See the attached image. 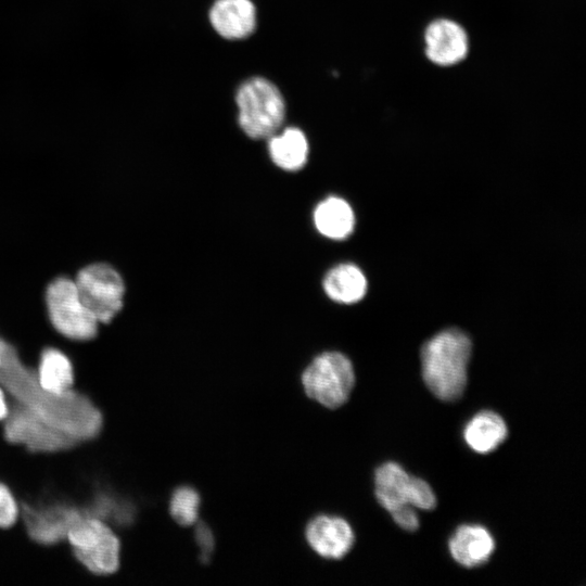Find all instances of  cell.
Returning a JSON list of instances; mask_svg holds the SVG:
<instances>
[{"instance_id":"obj_18","label":"cell","mask_w":586,"mask_h":586,"mask_svg":"<svg viewBox=\"0 0 586 586\" xmlns=\"http://www.w3.org/2000/svg\"><path fill=\"white\" fill-rule=\"evenodd\" d=\"M508 436L505 420L494 411H481L469 420L463 430L467 445L477 454L495 450Z\"/></svg>"},{"instance_id":"obj_13","label":"cell","mask_w":586,"mask_h":586,"mask_svg":"<svg viewBox=\"0 0 586 586\" xmlns=\"http://www.w3.org/2000/svg\"><path fill=\"white\" fill-rule=\"evenodd\" d=\"M215 30L227 39H242L256 26V10L250 0H217L209 12Z\"/></svg>"},{"instance_id":"obj_6","label":"cell","mask_w":586,"mask_h":586,"mask_svg":"<svg viewBox=\"0 0 586 586\" xmlns=\"http://www.w3.org/2000/svg\"><path fill=\"white\" fill-rule=\"evenodd\" d=\"M302 384L308 397L327 408H337L347 402L354 387L353 364L340 352H323L306 367Z\"/></svg>"},{"instance_id":"obj_20","label":"cell","mask_w":586,"mask_h":586,"mask_svg":"<svg viewBox=\"0 0 586 586\" xmlns=\"http://www.w3.org/2000/svg\"><path fill=\"white\" fill-rule=\"evenodd\" d=\"M200 501L195 489L189 486L179 487L170 496L169 514L180 525H193L198 520Z\"/></svg>"},{"instance_id":"obj_7","label":"cell","mask_w":586,"mask_h":586,"mask_svg":"<svg viewBox=\"0 0 586 586\" xmlns=\"http://www.w3.org/2000/svg\"><path fill=\"white\" fill-rule=\"evenodd\" d=\"M75 283L82 303L99 323H110L124 306L126 286L111 265L94 263L81 268Z\"/></svg>"},{"instance_id":"obj_15","label":"cell","mask_w":586,"mask_h":586,"mask_svg":"<svg viewBox=\"0 0 586 586\" xmlns=\"http://www.w3.org/2000/svg\"><path fill=\"white\" fill-rule=\"evenodd\" d=\"M38 385L46 392L62 395L74 386L75 371L69 356L61 348L44 346L36 366Z\"/></svg>"},{"instance_id":"obj_10","label":"cell","mask_w":586,"mask_h":586,"mask_svg":"<svg viewBox=\"0 0 586 586\" xmlns=\"http://www.w3.org/2000/svg\"><path fill=\"white\" fill-rule=\"evenodd\" d=\"M425 55L440 66L456 65L468 54L469 39L458 23L438 18L431 22L424 31Z\"/></svg>"},{"instance_id":"obj_22","label":"cell","mask_w":586,"mask_h":586,"mask_svg":"<svg viewBox=\"0 0 586 586\" xmlns=\"http://www.w3.org/2000/svg\"><path fill=\"white\" fill-rule=\"evenodd\" d=\"M394 522L403 530L415 532L419 528L420 522L413 507L404 506L391 512Z\"/></svg>"},{"instance_id":"obj_23","label":"cell","mask_w":586,"mask_h":586,"mask_svg":"<svg viewBox=\"0 0 586 586\" xmlns=\"http://www.w3.org/2000/svg\"><path fill=\"white\" fill-rule=\"evenodd\" d=\"M195 540L201 551V560L207 561L214 549V536L211 528L206 524L200 523L196 525Z\"/></svg>"},{"instance_id":"obj_25","label":"cell","mask_w":586,"mask_h":586,"mask_svg":"<svg viewBox=\"0 0 586 586\" xmlns=\"http://www.w3.org/2000/svg\"><path fill=\"white\" fill-rule=\"evenodd\" d=\"M2 356H3V340L0 336V365H1V361H2Z\"/></svg>"},{"instance_id":"obj_12","label":"cell","mask_w":586,"mask_h":586,"mask_svg":"<svg viewBox=\"0 0 586 586\" xmlns=\"http://www.w3.org/2000/svg\"><path fill=\"white\" fill-rule=\"evenodd\" d=\"M448 548L457 563L472 569L489 560L495 550V540L484 526L466 524L455 531Z\"/></svg>"},{"instance_id":"obj_2","label":"cell","mask_w":586,"mask_h":586,"mask_svg":"<svg viewBox=\"0 0 586 586\" xmlns=\"http://www.w3.org/2000/svg\"><path fill=\"white\" fill-rule=\"evenodd\" d=\"M471 354V339L456 328L443 330L424 342L420 352L421 371L433 395L444 402L462 396Z\"/></svg>"},{"instance_id":"obj_4","label":"cell","mask_w":586,"mask_h":586,"mask_svg":"<svg viewBox=\"0 0 586 586\" xmlns=\"http://www.w3.org/2000/svg\"><path fill=\"white\" fill-rule=\"evenodd\" d=\"M239 124L252 139L260 140L277 133L284 119V101L279 89L265 78L243 82L237 92Z\"/></svg>"},{"instance_id":"obj_21","label":"cell","mask_w":586,"mask_h":586,"mask_svg":"<svg viewBox=\"0 0 586 586\" xmlns=\"http://www.w3.org/2000/svg\"><path fill=\"white\" fill-rule=\"evenodd\" d=\"M20 504L8 485L0 482V528L13 526L20 519Z\"/></svg>"},{"instance_id":"obj_24","label":"cell","mask_w":586,"mask_h":586,"mask_svg":"<svg viewBox=\"0 0 586 586\" xmlns=\"http://www.w3.org/2000/svg\"><path fill=\"white\" fill-rule=\"evenodd\" d=\"M10 413V399L3 386L0 384V422H3Z\"/></svg>"},{"instance_id":"obj_3","label":"cell","mask_w":586,"mask_h":586,"mask_svg":"<svg viewBox=\"0 0 586 586\" xmlns=\"http://www.w3.org/2000/svg\"><path fill=\"white\" fill-rule=\"evenodd\" d=\"M46 304L51 326L66 340L87 343L98 336L99 321L82 303L74 280H52L46 291Z\"/></svg>"},{"instance_id":"obj_14","label":"cell","mask_w":586,"mask_h":586,"mask_svg":"<svg viewBox=\"0 0 586 586\" xmlns=\"http://www.w3.org/2000/svg\"><path fill=\"white\" fill-rule=\"evenodd\" d=\"M413 481L415 476H410L398 463H383L374 473L377 500L390 513L411 506Z\"/></svg>"},{"instance_id":"obj_19","label":"cell","mask_w":586,"mask_h":586,"mask_svg":"<svg viewBox=\"0 0 586 586\" xmlns=\"http://www.w3.org/2000/svg\"><path fill=\"white\" fill-rule=\"evenodd\" d=\"M268 139L269 156L276 166L286 171H296L305 166L309 146L301 129L290 127Z\"/></svg>"},{"instance_id":"obj_9","label":"cell","mask_w":586,"mask_h":586,"mask_svg":"<svg viewBox=\"0 0 586 586\" xmlns=\"http://www.w3.org/2000/svg\"><path fill=\"white\" fill-rule=\"evenodd\" d=\"M20 520L29 537L41 545L66 539L71 526L86 517L79 508L63 501L22 505Z\"/></svg>"},{"instance_id":"obj_11","label":"cell","mask_w":586,"mask_h":586,"mask_svg":"<svg viewBox=\"0 0 586 586\" xmlns=\"http://www.w3.org/2000/svg\"><path fill=\"white\" fill-rule=\"evenodd\" d=\"M305 536L310 548L326 559H342L354 545V532L342 518L318 515L309 521Z\"/></svg>"},{"instance_id":"obj_16","label":"cell","mask_w":586,"mask_h":586,"mask_svg":"<svg viewBox=\"0 0 586 586\" xmlns=\"http://www.w3.org/2000/svg\"><path fill=\"white\" fill-rule=\"evenodd\" d=\"M322 289L333 302L351 305L364 298L368 281L357 265L342 263L327 271L322 279Z\"/></svg>"},{"instance_id":"obj_8","label":"cell","mask_w":586,"mask_h":586,"mask_svg":"<svg viewBox=\"0 0 586 586\" xmlns=\"http://www.w3.org/2000/svg\"><path fill=\"white\" fill-rule=\"evenodd\" d=\"M8 442L34 453H51L69 448L75 441L52 428L25 406L10 400V413L3 421Z\"/></svg>"},{"instance_id":"obj_5","label":"cell","mask_w":586,"mask_h":586,"mask_svg":"<svg viewBox=\"0 0 586 586\" xmlns=\"http://www.w3.org/2000/svg\"><path fill=\"white\" fill-rule=\"evenodd\" d=\"M75 558L95 575H110L119 568L120 539L104 521L84 517L74 523L66 534Z\"/></svg>"},{"instance_id":"obj_1","label":"cell","mask_w":586,"mask_h":586,"mask_svg":"<svg viewBox=\"0 0 586 586\" xmlns=\"http://www.w3.org/2000/svg\"><path fill=\"white\" fill-rule=\"evenodd\" d=\"M2 340L0 384L9 399L25 406L75 442L94 437L102 424L97 407L74 388L62 395L43 391L37 383L36 369L22 361L11 342Z\"/></svg>"},{"instance_id":"obj_17","label":"cell","mask_w":586,"mask_h":586,"mask_svg":"<svg viewBox=\"0 0 586 586\" xmlns=\"http://www.w3.org/2000/svg\"><path fill=\"white\" fill-rule=\"evenodd\" d=\"M313 222L322 237L344 240L354 231L355 214L349 203L343 198L330 195L316 205Z\"/></svg>"}]
</instances>
